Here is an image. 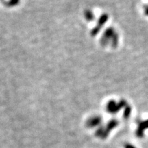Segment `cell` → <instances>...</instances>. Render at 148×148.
I'll list each match as a JSON object with an SVG mask.
<instances>
[{
  "label": "cell",
  "mask_w": 148,
  "mask_h": 148,
  "mask_svg": "<svg viewBox=\"0 0 148 148\" xmlns=\"http://www.w3.org/2000/svg\"><path fill=\"white\" fill-rule=\"evenodd\" d=\"M131 112V110H130V108H127V109L126 110H125V117H127L130 115V114Z\"/></svg>",
  "instance_id": "2"
},
{
  "label": "cell",
  "mask_w": 148,
  "mask_h": 148,
  "mask_svg": "<svg viewBox=\"0 0 148 148\" xmlns=\"http://www.w3.org/2000/svg\"><path fill=\"white\" fill-rule=\"evenodd\" d=\"M145 13L146 15H147V16H148V6H147V7H146L145 10Z\"/></svg>",
  "instance_id": "5"
},
{
  "label": "cell",
  "mask_w": 148,
  "mask_h": 148,
  "mask_svg": "<svg viewBox=\"0 0 148 148\" xmlns=\"http://www.w3.org/2000/svg\"><path fill=\"white\" fill-rule=\"evenodd\" d=\"M125 148H136V147H135L134 146H133L132 145H130V144H127V145H125Z\"/></svg>",
  "instance_id": "3"
},
{
  "label": "cell",
  "mask_w": 148,
  "mask_h": 148,
  "mask_svg": "<svg viewBox=\"0 0 148 148\" xmlns=\"http://www.w3.org/2000/svg\"><path fill=\"white\" fill-rule=\"evenodd\" d=\"M18 2V0H11L10 1L11 4H16V3H17Z\"/></svg>",
  "instance_id": "4"
},
{
  "label": "cell",
  "mask_w": 148,
  "mask_h": 148,
  "mask_svg": "<svg viewBox=\"0 0 148 148\" xmlns=\"http://www.w3.org/2000/svg\"><path fill=\"white\" fill-rule=\"evenodd\" d=\"M148 128V119L145 120V121L140 122L138 125V127L136 130V136L138 138H142L144 135V131L145 130Z\"/></svg>",
  "instance_id": "1"
}]
</instances>
